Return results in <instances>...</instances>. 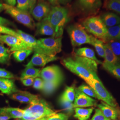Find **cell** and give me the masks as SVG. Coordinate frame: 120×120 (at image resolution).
<instances>
[{"label":"cell","mask_w":120,"mask_h":120,"mask_svg":"<svg viewBox=\"0 0 120 120\" xmlns=\"http://www.w3.org/2000/svg\"><path fill=\"white\" fill-rule=\"evenodd\" d=\"M25 110V113L20 120H32L50 116L56 113L43 99H37L30 104Z\"/></svg>","instance_id":"cell-1"},{"label":"cell","mask_w":120,"mask_h":120,"mask_svg":"<svg viewBox=\"0 0 120 120\" xmlns=\"http://www.w3.org/2000/svg\"><path fill=\"white\" fill-rule=\"evenodd\" d=\"M46 18L55 30L56 38L62 37L65 26L69 22L68 10L64 7L54 6L51 7Z\"/></svg>","instance_id":"cell-2"},{"label":"cell","mask_w":120,"mask_h":120,"mask_svg":"<svg viewBox=\"0 0 120 120\" xmlns=\"http://www.w3.org/2000/svg\"><path fill=\"white\" fill-rule=\"evenodd\" d=\"M61 62L66 69L82 78L86 82L93 79L100 80L97 73H94L84 64L73 59V57L64 58Z\"/></svg>","instance_id":"cell-3"},{"label":"cell","mask_w":120,"mask_h":120,"mask_svg":"<svg viewBox=\"0 0 120 120\" xmlns=\"http://www.w3.org/2000/svg\"><path fill=\"white\" fill-rule=\"evenodd\" d=\"M82 25L86 31L105 43L107 34V28L101 17L98 16L88 17L83 22Z\"/></svg>","instance_id":"cell-4"},{"label":"cell","mask_w":120,"mask_h":120,"mask_svg":"<svg viewBox=\"0 0 120 120\" xmlns=\"http://www.w3.org/2000/svg\"><path fill=\"white\" fill-rule=\"evenodd\" d=\"M62 37L58 38H44L37 40V47L34 52L50 56H56L61 51Z\"/></svg>","instance_id":"cell-5"},{"label":"cell","mask_w":120,"mask_h":120,"mask_svg":"<svg viewBox=\"0 0 120 120\" xmlns=\"http://www.w3.org/2000/svg\"><path fill=\"white\" fill-rule=\"evenodd\" d=\"M71 43L73 47L85 44H91L92 35L88 34L83 26L75 23L67 28Z\"/></svg>","instance_id":"cell-6"},{"label":"cell","mask_w":120,"mask_h":120,"mask_svg":"<svg viewBox=\"0 0 120 120\" xmlns=\"http://www.w3.org/2000/svg\"><path fill=\"white\" fill-rule=\"evenodd\" d=\"M86 82L94 90L99 100H102L104 102L115 108L120 112V108L115 99L105 89L101 80L93 79Z\"/></svg>","instance_id":"cell-7"},{"label":"cell","mask_w":120,"mask_h":120,"mask_svg":"<svg viewBox=\"0 0 120 120\" xmlns=\"http://www.w3.org/2000/svg\"><path fill=\"white\" fill-rule=\"evenodd\" d=\"M3 6L6 13L10 15L16 21L30 29L33 30L35 28L36 24L30 12L5 3L3 4Z\"/></svg>","instance_id":"cell-8"},{"label":"cell","mask_w":120,"mask_h":120,"mask_svg":"<svg viewBox=\"0 0 120 120\" xmlns=\"http://www.w3.org/2000/svg\"><path fill=\"white\" fill-rule=\"evenodd\" d=\"M39 77L44 81L63 82L64 77L60 67L57 65L49 66L41 70Z\"/></svg>","instance_id":"cell-9"},{"label":"cell","mask_w":120,"mask_h":120,"mask_svg":"<svg viewBox=\"0 0 120 120\" xmlns=\"http://www.w3.org/2000/svg\"><path fill=\"white\" fill-rule=\"evenodd\" d=\"M0 41L9 46L10 51L13 52L22 49H32L20 37L9 35H0Z\"/></svg>","instance_id":"cell-10"},{"label":"cell","mask_w":120,"mask_h":120,"mask_svg":"<svg viewBox=\"0 0 120 120\" xmlns=\"http://www.w3.org/2000/svg\"><path fill=\"white\" fill-rule=\"evenodd\" d=\"M73 103L74 108L88 107L97 106V101L82 91L75 89V97Z\"/></svg>","instance_id":"cell-11"},{"label":"cell","mask_w":120,"mask_h":120,"mask_svg":"<svg viewBox=\"0 0 120 120\" xmlns=\"http://www.w3.org/2000/svg\"><path fill=\"white\" fill-rule=\"evenodd\" d=\"M51 9L49 3L46 1H40L35 4L30 13L35 20L40 22L47 17Z\"/></svg>","instance_id":"cell-12"},{"label":"cell","mask_w":120,"mask_h":120,"mask_svg":"<svg viewBox=\"0 0 120 120\" xmlns=\"http://www.w3.org/2000/svg\"><path fill=\"white\" fill-rule=\"evenodd\" d=\"M77 4L84 13L93 14L97 13L101 7V0H78Z\"/></svg>","instance_id":"cell-13"},{"label":"cell","mask_w":120,"mask_h":120,"mask_svg":"<svg viewBox=\"0 0 120 120\" xmlns=\"http://www.w3.org/2000/svg\"><path fill=\"white\" fill-rule=\"evenodd\" d=\"M58 59L56 56H50L41 53L37 52H34L30 61L26 65L27 67H34V66H44L48 63L57 60Z\"/></svg>","instance_id":"cell-14"},{"label":"cell","mask_w":120,"mask_h":120,"mask_svg":"<svg viewBox=\"0 0 120 120\" xmlns=\"http://www.w3.org/2000/svg\"><path fill=\"white\" fill-rule=\"evenodd\" d=\"M36 34H37L52 36L56 38L55 31L46 17L36 24Z\"/></svg>","instance_id":"cell-15"},{"label":"cell","mask_w":120,"mask_h":120,"mask_svg":"<svg viewBox=\"0 0 120 120\" xmlns=\"http://www.w3.org/2000/svg\"><path fill=\"white\" fill-rule=\"evenodd\" d=\"M10 98L13 100L21 103L30 104L39 98L38 95L33 94L27 91L18 90L12 94Z\"/></svg>","instance_id":"cell-16"},{"label":"cell","mask_w":120,"mask_h":120,"mask_svg":"<svg viewBox=\"0 0 120 120\" xmlns=\"http://www.w3.org/2000/svg\"><path fill=\"white\" fill-rule=\"evenodd\" d=\"M97 106L106 117L111 120H118L120 118V112L115 108L104 102L97 104Z\"/></svg>","instance_id":"cell-17"},{"label":"cell","mask_w":120,"mask_h":120,"mask_svg":"<svg viewBox=\"0 0 120 120\" xmlns=\"http://www.w3.org/2000/svg\"><path fill=\"white\" fill-rule=\"evenodd\" d=\"M18 90L13 80L0 78V91L3 94L11 95Z\"/></svg>","instance_id":"cell-18"},{"label":"cell","mask_w":120,"mask_h":120,"mask_svg":"<svg viewBox=\"0 0 120 120\" xmlns=\"http://www.w3.org/2000/svg\"><path fill=\"white\" fill-rule=\"evenodd\" d=\"M100 17L107 28L120 24V17L114 13H105Z\"/></svg>","instance_id":"cell-19"},{"label":"cell","mask_w":120,"mask_h":120,"mask_svg":"<svg viewBox=\"0 0 120 120\" xmlns=\"http://www.w3.org/2000/svg\"><path fill=\"white\" fill-rule=\"evenodd\" d=\"M74 54L77 56L84 57L90 59L91 60H94L98 63V64H102V62H101L100 60L98 59L95 55L94 51L90 48L84 47L77 49L75 50Z\"/></svg>","instance_id":"cell-20"},{"label":"cell","mask_w":120,"mask_h":120,"mask_svg":"<svg viewBox=\"0 0 120 120\" xmlns=\"http://www.w3.org/2000/svg\"><path fill=\"white\" fill-rule=\"evenodd\" d=\"M75 114L73 116L78 120H88L90 118L94 110L93 108L85 109L77 107L74 108Z\"/></svg>","instance_id":"cell-21"},{"label":"cell","mask_w":120,"mask_h":120,"mask_svg":"<svg viewBox=\"0 0 120 120\" xmlns=\"http://www.w3.org/2000/svg\"><path fill=\"white\" fill-rule=\"evenodd\" d=\"M17 32L19 37L34 51L37 47V40L32 35L26 34L22 30H17Z\"/></svg>","instance_id":"cell-22"},{"label":"cell","mask_w":120,"mask_h":120,"mask_svg":"<svg viewBox=\"0 0 120 120\" xmlns=\"http://www.w3.org/2000/svg\"><path fill=\"white\" fill-rule=\"evenodd\" d=\"M62 83V82L59 81L48 82L44 81V85L41 90L45 94H51L57 89Z\"/></svg>","instance_id":"cell-23"},{"label":"cell","mask_w":120,"mask_h":120,"mask_svg":"<svg viewBox=\"0 0 120 120\" xmlns=\"http://www.w3.org/2000/svg\"><path fill=\"white\" fill-rule=\"evenodd\" d=\"M104 69L120 80V61L116 64H110L103 62L102 63Z\"/></svg>","instance_id":"cell-24"},{"label":"cell","mask_w":120,"mask_h":120,"mask_svg":"<svg viewBox=\"0 0 120 120\" xmlns=\"http://www.w3.org/2000/svg\"><path fill=\"white\" fill-rule=\"evenodd\" d=\"M104 47L105 52L104 62L110 64H116L120 61L107 43L104 44Z\"/></svg>","instance_id":"cell-25"},{"label":"cell","mask_w":120,"mask_h":120,"mask_svg":"<svg viewBox=\"0 0 120 120\" xmlns=\"http://www.w3.org/2000/svg\"><path fill=\"white\" fill-rule=\"evenodd\" d=\"M104 42L102 41L92 35L91 42L90 45H93L99 56L102 58H105V49L104 47Z\"/></svg>","instance_id":"cell-26"},{"label":"cell","mask_w":120,"mask_h":120,"mask_svg":"<svg viewBox=\"0 0 120 120\" xmlns=\"http://www.w3.org/2000/svg\"><path fill=\"white\" fill-rule=\"evenodd\" d=\"M40 72V69H36L34 67H27L22 73L21 80L28 78H35L39 77Z\"/></svg>","instance_id":"cell-27"},{"label":"cell","mask_w":120,"mask_h":120,"mask_svg":"<svg viewBox=\"0 0 120 120\" xmlns=\"http://www.w3.org/2000/svg\"><path fill=\"white\" fill-rule=\"evenodd\" d=\"M120 39V24L107 28V34L105 43L112 40Z\"/></svg>","instance_id":"cell-28"},{"label":"cell","mask_w":120,"mask_h":120,"mask_svg":"<svg viewBox=\"0 0 120 120\" xmlns=\"http://www.w3.org/2000/svg\"><path fill=\"white\" fill-rule=\"evenodd\" d=\"M36 0H17V8L30 13Z\"/></svg>","instance_id":"cell-29"},{"label":"cell","mask_w":120,"mask_h":120,"mask_svg":"<svg viewBox=\"0 0 120 120\" xmlns=\"http://www.w3.org/2000/svg\"><path fill=\"white\" fill-rule=\"evenodd\" d=\"M33 51V49H30L17 50L13 52V56L17 62H21L30 56Z\"/></svg>","instance_id":"cell-30"},{"label":"cell","mask_w":120,"mask_h":120,"mask_svg":"<svg viewBox=\"0 0 120 120\" xmlns=\"http://www.w3.org/2000/svg\"><path fill=\"white\" fill-rule=\"evenodd\" d=\"M59 103L65 112L66 114L69 116L73 114L74 111L73 102H70L60 96L59 99Z\"/></svg>","instance_id":"cell-31"},{"label":"cell","mask_w":120,"mask_h":120,"mask_svg":"<svg viewBox=\"0 0 120 120\" xmlns=\"http://www.w3.org/2000/svg\"><path fill=\"white\" fill-rule=\"evenodd\" d=\"M9 49L5 47L0 41V63L2 64H7L9 62L10 57Z\"/></svg>","instance_id":"cell-32"},{"label":"cell","mask_w":120,"mask_h":120,"mask_svg":"<svg viewBox=\"0 0 120 120\" xmlns=\"http://www.w3.org/2000/svg\"><path fill=\"white\" fill-rule=\"evenodd\" d=\"M62 98L73 102L75 97V88L74 86H66L64 92L60 96Z\"/></svg>","instance_id":"cell-33"},{"label":"cell","mask_w":120,"mask_h":120,"mask_svg":"<svg viewBox=\"0 0 120 120\" xmlns=\"http://www.w3.org/2000/svg\"><path fill=\"white\" fill-rule=\"evenodd\" d=\"M5 111L10 116L11 118L20 119L25 113V110L17 108H4Z\"/></svg>","instance_id":"cell-34"},{"label":"cell","mask_w":120,"mask_h":120,"mask_svg":"<svg viewBox=\"0 0 120 120\" xmlns=\"http://www.w3.org/2000/svg\"><path fill=\"white\" fill-rule=\"evenodd\" d=\"M120 61V39L112 40L108 41L106 43Z\"/></svg>","instance_id":"cell-35"},{"label":"cell","mask_w":120,"mask_h":120,"mask_svg":"<svg viewBox=\"0 0 120 120\" xmlns=\"http://www.w3.org/2000/svg\"><path fill=\"white\" fill-rule=\"evenodd\" d=\"M105 7L120 15V0H107Z\"/></svg>","instance_id":"cell-36"},{"label":"cell","mask_w":120,"mask_h":120,"mask_svg":"<svg viewBox=\"0 0 120 120\" xmlns=\"http://www.w3.org/2000/svg\"><path fill=\"white\" fill-rule=\"evenodd\" d=\"M77 89L91 98H94L99 100L98 97L94 91L90 86L82 84L79 86Z\"/></svg>","instance_id":"cell-37"},{"label":"cell","mask_w":120,"mask_h":120,"mask_svg":"<svg viewBox=\"0 0 120 120\" xmlns=\"http://www.w3.org/2000/svg\"><path fill=\"white\" fill-rule=\"evenodd\" d=\"M69 116L66 113H55L48 116L45 120H68Z\"/></svg>","instance_id":"cell-38"},{"label":"cell","mask_w":120,"mask_h":120,"mask_svg":"<svg viewBox=\"0 0 120 120\" xmlns=\"http://www.w3.org/2000/svg\"><path fill=\"white\" fill-rule=\"evenodd\" d=\"M2 34L12 35L19 38V35L17 34V31H15L5 26L0 25V35Z\"/></svg>","instance_id":"cell-39"},{"label":"cell","mask_w":120,"mask_h":120,"mask_svg":"<svg viewBox=\"0 0 120 120\" xmlns=\"http://www.w3.org/2000/svg\"><path fill=\"white\" fill-rule=\"evenodd\" d=\"M90 120H111L106 117L101 111L98 109H95L94 114Z\"/></svg>","instance_id":"cell-40"},{"label":"cell","mask_w":120,"mask_h":120,"mask_svg":"<svg viewBox=\"0 0 120 120\" xmlns=\"http://www.w3.org/2000/svg\"><path fill=\"white\" fill-rule=\"evenodd\" d=\"M0 78L13 79L14 78V76L9 71L4 69L0 68Z\"/></svg>","instance_id":"cell-41"},{"label":"cell","mask_w":120,"mask_h":120,"mask_svg":"<svg viewBox=\"0 0 120 120\" xmlns=\"http://www.w3.org/2000/svg\"><path fill=\"white\" fill-rule=\"evenodd\" d=\"M44 85V81L42 79L37 77L35 78L33 84V87L35 89L41 90Z\"/></svg>","instance_id":"cell-42"},{"label":"cell","mask_w":120,"mask_h":120,"mask_svg":"<svg viewBox=\"0 0 120 120\" xmlns=\"http://www.w3.org/2000/svg\"><path fill=\"white\" fill-rule=\"evenodd\" d=\"M11 119L7 112L5 111L4 108L0 109V120H9Z\"/></svg>","instance_id":"cell-43"},{"label":"cell","mask_w":120,"mask_h":120,"mask_svg":"<svg viewBox=\"0 0 120 120\" xmlns=\"http://www.w3.org/2000/svg\"><path fill=\"white\" fill-rule=\"evenodd\" d=\"M35 78H28L24 79L21 80L22 84L26 86H30L33 85Z\"/></svg>","instance_id":"cell-44"},{"label":"cell","mask_w":120,"mask_h":120,"mask_svg":"<svg viewBox=\"0 0 120 120\" xmlns=\"http://www.w3.org/2000/svg\"><path fill=\"white\" fill-rule=\"evenodd\" d=\"M13 23L9 20L0 16V25L3 26H13Z\"/></svg>","instance_id":"cell-45"},{"label":"cell","mask_w":120,"mask_h":120,"mask_svg":"<svg viewBox=\"0 0 120 120\" xmlns=\"http://www.w3.org/2000/svg\"><path fill=\"white\" fill-rule=\"evenodd\" d=\"M4 1L6 2L5 4H9L11 6H15L17 3V0H4Z\"/></svg>","instance_id":"cell-46"},{"label":"cell","mask_w":120,"mask_h":120,"mask_svg":"<svg viewBox=\"0 0 120 120\" xmlns=\"http://www.w3.org/2000/svg\"><path fill=\"white\" fill-rule=\"evenodd\" d=\"M71 0H58V3L63 5H65L68 4L71 2Z\"/></svg>","instance_id":"cell-47"},{"label":"cell","mask_w":120,"mask_h":120,"mask_svg":"<svg viewBox=\"0 0 120 120\" xmlns=\"http://www.w3.org/2000/svg\"><path fill=\"white\" fill-rule=\"evenodd\" d=\"M47 0L48 1H49L50 4H52L53 5H55V6L58 4V0Z\"/></svg>","instance_id":"cell-48"},{"label":"cell","mask_w":120,"mask_h":120,"mask_svg":"<svg viewBox=\"0 0 120 120\" xmlns=\"http://www.w3.org/2000/svg\"><path fill=\"white\" fill-rule=\"evenodd\" d=\"M3 10H4L3 4H2V2L0 1V12H2Z\"/></svg>","instance_id":"cell-49"},{"label":"cell","mask_w":120,"mask_h":120,"mask_svg":"<svg viewBox=\"0 0 120 120\" xmlns=\"http://www.w3.org/2000/svg\"></svg>","instance_id":"cell-50"}]
</instances>
